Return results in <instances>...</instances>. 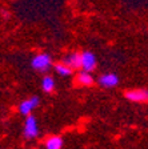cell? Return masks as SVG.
<instances>
[{
	"label": "cell",
	"instance_id": "5",
	"mask_svg": "<svg viewBox=\"0 0 148 149\" xmlns=\"http://www.w3.org/2000/svg\"><path fill=\"white\" fill-rule=\"evenodd\" d=\"M124 97L131 102H137V104H145L148 102V89L145 88H133V89H127L124 92Z\"/></svg>",
	"mask_w": 148,
	"mask_h": 149
},
{
	"label": "cell",
	"instance_id": "1",
	"mask_svg": "<svg viewBox=\"0 0 148 149\" xmlns=\"http://www.w3.org/2000/svg\"><path fill=\"white\" fill-rule=\"evenodd\" d=\"M53 67L52 56L47 52H39L31 59V68L37 73H47Z\"/></svg>",
	"mask_w": 148,
	"mask_h": 149
},
{
	"label": "cell",
	"instance_id": "11",
	"mask_svg": "<svg viewBox=\"0 0 148 149\" xmlns=\"http://www.w3.org/2000/svg\"><path fill=\"white\" fill-rule=\"evenodd\" d=\"M53 69H55V72L59 74V76H63V77L71 76V74L74 73V71L68 68V67H67V65H65L63 61L55 63V64H53Z\"/></svg>",
	"mask_w": 148,
	"mask_h": 149
},
{
	"label": "cell",
	"instance_id": "2",
	"mask_svg": "<svg viewBox=\"0 0 148 149\" xmlns=\"http://www.w3.org/2000/svg\"><path fill=\"white\" fill-rule=\"evenodd\" d=\"M40 133V128H39V121L36 116L29 115L24 118V124H23V137L25 140H34L36 139Z\"/></svg>",
	"mask_w": 148,
	"mask_h": 149
},
{
	"label": "cell",
	"instance_id": "10",
	"mask_svg": "<svg viewBox=\"0 0 148 149\" xmlns=\"http://www.w3.org/2000/svg\"><path fill=\"white\" fill-rule=\"evenodd\" d=\"M56 88V83L55 79L51 74H44L41 79V91L44 93H52Z\"/></svg>",
	"mask_w": 148,
	"mask_h": 149
},
{
	"label": "cell",
	"instance_id": "3",
	"mask_svg": "<svg viewBox=\"0 0 148 149\" xmlns=\"http://www.w3.org/2000/svg\"><path fill=\"white\" fill-rule=\"evenodd\" d=\"M39 105H40V97L34 95V96H29V97H27V99L22 100V101L19 102L18 111L22 116L27 117V116L32 115V112H34Z\"/></svg>",
	"mask_w": 148,
	"mask_h": 149
},
{
	"label": "cell",
	"instance_id": "4",
	"mask_svg": "<svg viewBox=\"0 0 148 149\" xmlns=\"http://www.w3.org/2000/svg\"><path fill=\"white\" fill-rule=\"evenodd\" d=\"M81 56V68L80 71L87 72V73H92L93 71H96L97 68V57L96 55L92 52V51H83L80 52Z\"/></svg>",
	"mask_w": 148,
	"mask_h": 149
},
{
	"label": "cell",
	"instance_id": "8",
	"mask_svg": "<svg viewBox=\"0 0 148 149\" xmlns=\"http://www.w3.org/2000/svg\"><path fill=\"white\" fill-rule=\"evenodd\" d=\"M75 84L77 87H84L90 88L92 85H95V77L92 76V73H87V72L79 71L75 76Z\"/></svg>",
	"mask_w": 148,
	"mask_h": 149
},
{
	"label": "cell",
	"instance_id": "9",
	"mask_svg": "<svg viewBox=\"0 0 148 149\" xmlns=\"http://www.w3.org/2000/svg\"><path fill=\"white\" fill-rule=\"evenodd\" d=\"M44 149H63L64 139L60 134H49L43 141Z\"/></svg>",
	"mask_w": 148,
	"mask_h": 149
},
{
	"label": "cell",
	"instance_id": "6",
	"mask_svg": "<svg viewBox=\"0 0 148 149\" xmlns=\"http://www.w3.org/2000/svg\"><path fill=\"white\" fill-rule=\"evenodd\" d=\"M119 81H120V77L115 72H105V73H102L97 77V84L104 89L116 88L119 85Z\"/></svg>",
	"mask_w": 148,
	"mask_h": 149
},
{
	"label": "cell",
	"instance_id": "7",
	"mask_svg": "<svg viewBox=\"0 0 148 149\" xmlns=\"http://www.w3.org/2000/svg\"><path fill=\"white\" fill-rule=\"evenodd\" d=\"M62 61L72 71H80L81 68V56H80V52H76V51L67 53Z\"/></svg>",
	"mask_w": 148,
	"mask_h": 149
}]
</instances>
